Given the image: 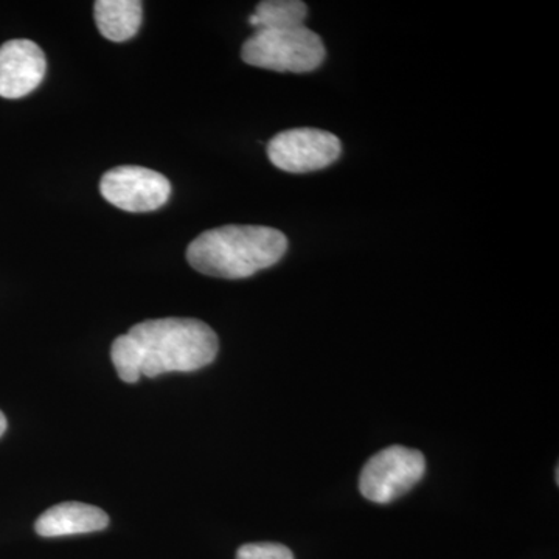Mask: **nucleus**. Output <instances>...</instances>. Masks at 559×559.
Instances as JSON below:
<instances>
[{
    "mask_svg": "<svg viewBox=\"0 0 559 559\" xmlns=\"http://www.w3.org/2000/svg\"><path fill=\"white\" fill-rule=\"evenodd\" d=\"M288 250V238L272 227L224 226L190 242L187 261L209 277L238 280L274 266Z\"/></svg>",
    "mask_w": 559,
    "mask_h": 559,
    "instance_id": "nucleus-1",
    "label": "nucleus"
},
{
    "mask_svg": "<svg viewBox=\"0 0 559 559\" xmlns=\"http://www.w3.org/2000/svg\"><path fill=\"white\" fill-rule=\"evenodd\" d=\"M5 430H7V418H5V415H3V412L0 411V437H2L3 433H5Z\"/></svg>",
    "mask_w": 559,
    "mask_h": 559,
    "instance_id": "nucleus-13",
    "label": "nucleus"
},
{
    "mask_svg": "<svg viewBox=\"0 0 559 559\" xmlns=\"http://www.w3.org/2000/svg\"><path fill=\"white\" fill-rule=\"evenodd\" d=\"M128 334L142 356L143 377L170 371H197L216 359L218 336L198 319H154L138 323Z\"/></svg>",
    "mask_w": 559,
    "mask_h": 559,
    "instance_id": "nucleus-2",
    "label": "nucleus"
},
{
    "mask_svg": "<svg viewBox=\"0 0 559 559\" xmlns=\"http://www.w3.org/2000/svg\"><path fill=\"white\" fill-rule=\"evenodd\" d=\"M100 191L103 198L116 207L131 213H145L167 204L171 183L160 173L127 165L105 173Z\"/></svg>",
    "mask_w": 559,
    "mask_h": 559,
    "instance_id": "nucleus-6",
    "label": "nucleus"
},
{
    "mask_svg": "<svg viewBox=\"0 0 559 559\" xmlns=\"http://www.w3.org/2000/svg\"><path fill=\"white\" fill-rule=\"evenodd\" d=\"M98 31L112 43H124L138 35L142 25V2L139 0H97L94 3Z\"/></svg>",
    "mask_w": 559,
    "mask_h": 559,
    "instance_id": "nucleus-9",
    "label": "nucleus"
},
{
    "mask_svg": "<svg viewBox=\"0 0 559 559\" xmlns=\"http://www.w3.org/2000/svg\"><path fill=\"white\" fill-rule=\"evenodd\" d=\"M47 60L38 44L13 39L0 47V97L16 100L32 94L46 76Z\"/></svg>",
    "mask_w": 559,
    "mask_h": 559,
    "instance_id": "nucleus-7",
    "label": "nucleus"
},
{
    "mask_svg": "<svg viewBox=\"0 0 559 559\" xmlns=\"http://www.w3.org/2000/svg\"><path fill=\"white\" fill-rule=\"evenodd\" d=\"M110 359L121 381L134 384L142 377V356L130 334H121L112 342Z\"/></svg>",
    "mask_w": 559,
    "mask_h": 559,
    "instance_id": "nucleus-11",
    "label": "nucleus"
},
{
    "mask_svg": "<svg viewBox=\"0 0 559 559\" xmlns=\"http://www.w3.org/2000/svg\"><path fill=\"white\" fill-rule=\"evenodd\" d=\"M342 143L337 135L314 128L280 132L267 143V156L280 170L311 173L323 170L340 159Z\"/></svg>",
    "mask_w": 559,
    "mask_h": 559,
    "instance_id": "nucleus-5",
    "label": "nucleus"
},
{
    "mask_svg": "<svg viewBox=\"0 0 559 559\" xmlns=\"http://www.w3.org/2000/svg\"><path fill=\"white\" fill-rule=\"evenodd\" d=\"M325 57L322 38L305 25L257 31L241 49L246 64L275 72H312L322 66Z\"/></svg>",
    "mask_w": 559,
    "mask_h": 559,
    "instance_id": "nucleus-3",
    "label": "nucleus"
},
{
    "mask_svg": "<svg viewBox=\"0 0 559 559\" xmlns=\"http://www.w3.org/2000/svg\"><path fill=\"white\" fill-rule=\"evenodd\" d=\"M426 473L421 451L411 448H385L366 463L359 477V491L374 503H390L409 492Z\"/></svg>",
    "mask_w": 559,
    "mask_h": 559,
    "instance_id": "nucleus-4",
    "label": "nucleus"
},
{
    "mask_svg": "<svg viewBox=\"0 0 559 559\" xmlns=\"http://www.w3.org/2000/svg\"><path fill=\"white\" fill-rule=\"evenodd\" d=\"M307 3L300 0H264L257 5L249 24L257 31L300 27L307 20Z\"/></svg>",
    "mask_w": 559,
    "mask_h": 559,
    "instance_id": "nucleus-10",
    "label": "nucleus"
},
{
    "mask_svg": "<svg viewBox=\"0 0 559 559\" xmlns=\"http://www.w3.org/2000/svg\"><path fill=\"white\" fill-rule=\"evenodd\" d=\"M108 525V513L98 507L81 502H62L44 511L35 522V530L43 538H58L100 532Z\"/></svg>",
    "mask_w": 559,
    "mask_h": 559,
    "instance_id": "nucleus-8",
    "label": "nucleus"
},
{
    "mask_svg": "<svg viewBox=\"0 0 559 559\" xmlns=\"http://www.w3.org/2000/svg\"><path fill=\"white\" fill-rule=\"evenodd\" d=\"M237 559H294V555L283 544L255 543L241 546Z\"/></svg>",
    "mask_w": 559,
    "mask_h": 559,
    "instance_id": "nucleus-12",
    "label": "nucleus"
}]
</instances>
